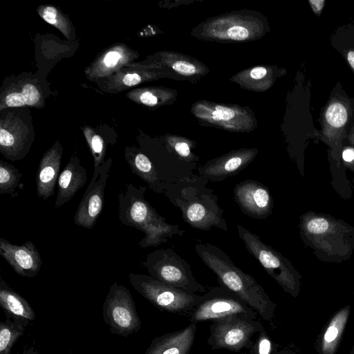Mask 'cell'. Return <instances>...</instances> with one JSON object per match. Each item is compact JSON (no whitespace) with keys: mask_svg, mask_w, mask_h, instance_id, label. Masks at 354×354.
I'll list each match as a JSON object with an SVG mask.
<instances>
[{"mask_svg":"<svg viewBox=\"0 0 354 354\" xmlns=\"http://www.w3.org/2000/svg\"><path fill=\"white\" fill-rule=\"evenodd\" d=\"M197 241L194 246L196 254L216 275L220 286L236 294L263 320L271 322L276 304L271 301L264 288L252 275L238 268L220 248Z\"/></svg>","mask_w":354,"mask_h":354,"instance_id":"obj_1","label":"cell"},{"mask_svg":"<svg viewBox=\"0 0 354 354\" xmlns=\"http://www.w3.org/2000/svg\"><path fill=\"white\" fill-rule=\"evenodd\" d=\"M207 183V179L193 174L171 185L163 194L180 209L183 221L193 228L207 231L216 227L227 232L224 210Z\"/></svg>","mask_w":354,"mask_h":354,"instance_id":"obj_2","label":"cell"},{"mask_svg":"<svg viewBox=\"0 0 354 354\" xmlns=\"http://www.w3.org/2000/svg\"><path fill=\"white\" fill-rule=\"evenodd\" d=\"M147 186L126 185L118 195V217L127 226L134 227L145 236L139 242L141 248L156 247L174 236H183L185 230L178 225L169 224L145 199Z\"/></svg>","mask_w":354,"mask_h":354,"instance_id":"obj_3","label":"cell"},{"mask_svg":"<svg viewBox=\"0 0 354 354\" xmlns=\"http://www.w3.org/2000/svg\"><path fill=\"white\" fill-rule=\"evenodd\" d=\"M269 32V22L265 15L243 9L209 17L194 27L190 34L201 40L236 44L260 39Z\"/></svg>","mask_w":354,"mask_h":354,"instance_id":"obj_4","label":"cell"},{"mask_svg":"<svg viewBox=\"0 0 354 354\" xmlns=\"http://www.w3.org/2000/svg\"><path fill=\"white\" fill-rule=\"evenodd\" d=\"M141 265L150 276L167 286L198 295L207 290L193 275L190 264L170 248L147 254Z\"/></svg>","mask_w":354,"mask_h":354,"instance_id":"obj_5","label":"cell"},{"mask_svg":"<svg viewBox=\"0 0 354 354\" xmlns=\"http://www.w3.org/2000/svg\"><path fill=\"white\" fill-rule=\"evenodd\" d=\"M190 111L199 124L232 133H250L258 127L256 115L248 106L199 100L192 104Z\"/></svg>","mask_w":354,"mask_h":354,"instance_id":"obj_6","label":"cell"},{"mask_svg":"<svg viewBox=\"0 0 354 354\" xmlns=\"http://www.w3.org/2000/svg\"><path fill=\"white\" fill-rule=\"evenodd\" d=\"M134 289L162 311L189 317L202 299V295L167 286L145 274L129 273Z\"/></svg>","mask_w":354,"mask_h":354,"instance_id":"obj_7","label":"cell"},{"mask_svg":"<svg viewBox=\"0 0 354 354\" xmlns=\"http://www.w3.org/2000/svg\"><path fill=\"white\" fill-rule=\"evenodd\" d=\"M263 329L257 317L243 314L228 315L212 321L207 343L213 350L239 352L244 348L250 349L254 336Z\"/></svg>","mask_w":354,"mask_h":354,"instance_id":"obj_8","label":"cell"},{"mask_svg":"<svg viewBox=\"0 0 354 354\" xmlns=\"http://www.w3.org/2000/svg\"><path fill=\"white\" fill-rule=\"evenodd\" d=\"M104 322L111 333L127 337L138 333L141 321L129 291L123 285L114 282L109 288L102 306Z\"/></svg>","mask_w":354,"mask_h":354,"instance_id":"obj_9","label":"cell"},{"mask_svg":"<svg viewBox=\"0 0 354 354\" xmlns=\"http://www.w3.org/2000/svg\"><path fill=\"white\" fill-rule=\"evenodd\" d=\"M258 315L236 294L221 286L207 288L202 299L189 317L191 322L213 321L228 315Z\"/></svg>","mask_w":354,"mask_h":354,"instance_id":"obj_10","label":"cell"},{"mask_svg":"<svg viewBox=\"0 0 354 354\" xmlns=\"http://www.w3.org/2000/svg\"><path fill=\"white\" fill-rule=\"evenodd\" d=\"M236 228L239 236L250 254L286 292L293 294L295 280L283 257L270 245L265 244L257 234L239 224L236 225Z\"/></svg>","mask_w":354,"mask_h":354,"instance_id":"obj_11","label":"cell"},{"mask_svg":"<svg viewBox=\"0 0 354 354\" xmlns=\"http://www.w3.org/2000/svg\"><path fill=\"white\" fill-rule=\"evenodd\" d=\"M111 165V160H109L94 170L91 180L77 206L74 217L75 225L86 229H92L95 225L103 208Z\"/></svg>","mask_w":354,"mask_h":354,"instance_id":"obj_12","label":"cell"},{"mask_svg":"<svg viewBox=\"0 0 354 354\" xmlns=\"http://www.w3.org/2000/svg\"><path fill=\"white\" fill-rule=\"evenodd\" d=\"M259 153L257 148H240L208 160L197 169L198 175L208 181L218 182L237 175L250 165Z\"/></svg>","mask_w":354,"mask_h":354,"instance_id":"obj_13","label":"cell"},{"mask_svg":"<svg viewBox=\"0 0 354 354\" xmlns=\"http://www.w3.org/2000/svg\"><path fill=\"white\" fill-rule=\"evenodd\" d=\"M234 201L248 216L262 219L272 213V199L268 188L255 180H245L234 188Z\"/></svg>","mask_w":354,"mask_h":354,"instance_id":"obj_14","label":"cell"},{"mask_svg":"<svg viewBox=\"0 0 354 354\" xmlns=\"http://www.w3.org/2000/svg\"><path fill=\"white\" fill-rule=\"evenodd\" d=\"M157 62L165 70L166 77L196 84L210 70L201 61L192 56L173 50H163L158 54Z\"/></svg>","mask_w":354,"mask_h":354,"instance_id":"obj_15","label":"cell"},{"mask_svg":"<svg viewBox=\"0 0 354 354\" xmlns=\"http://www.w3.org/2000/svg\"><path fill=\"white\" fill-rule=\"evenodd\" d=\"M0 255L17 274L24 277H35L42 264L40 253L30 241L18 245L0 238Z\"/></svg>","mask_w":354,"mask_h":354,"instance_id":"obj_16","label":"cell"},{"mask_svg":"<svg viewBox=\"0 0 354 354\" xmlns=\"http://www.w3.org/2000/svg\"><path fill=\"white\" fill-rule=\"evenodd\" d=\"M286 73L284 68L274 65H258L243 69L230 78L241 88L262 93L269 90L277 79Z\"/></svg>","mask_w":354,"mask_h":354,"instance_id":"obj_17","label":"cell"},{"mask_svg":"<svg viewBox=\"0 0 354 354\" xmlns=\"http://www.w3.org/2000/svg\"><path fill=\"white\" fill-rule=\"evenodd\" d=\"M196 323L155 337L144 354H189L196 333Z\"/></svg>","mask_w":354,"mask_h":354,"instance_id":"obj_18","label":"cell"},{"mask_svg":"<svg viewBox=\"0 0 354 354\" xmlns=\"http://www.w3.org/2000/svg\"><path fill=\"white\" fill-rule=\"evenodd\" d=\"M0 306L7 319H12L25 328L36 317L30 304L10 287L2 277H0Z\"/></svg>","mask_w":354,"mask_h":354,"instance_id":"obj_19","label":"cell"},{"mask_svg":"<svg viewBox=\"0 0 354 354\" xmlns=\"http://www.w3.org/2000/svg\"><path fill=\"white\" fill-rule=\"evenodd\" d=\"M351 114L350 104L339 97H334L327 104L322 118V134L335 140L344 133Z\"/></svg>","mask_w":354,"mask_h":354,"instance_id":"obj_20","label":"cell"},{"mask_svg":"<svg viewBox=\"0 0 354 354\" xmlns=\"http://www.w3.org/2000/svg\"><path fill=\"white\" fill-rule=\"evenodd\" d=\"M61 158V151L57 147L52 148L44 156L39 165L36 175L37 194L44 201L55 193Z\"/></svg>","mask_w":354,"mask_h":354,"instance_id":"obj_21","label":"cell"},{"mask_svg":"<svg viewBox=\"0 0 354 354\" xmlns=\"http://www.w3.org/2000/svg\"><path fill=\"white\" fill-rule=\"evenodd\" d=\"M86 181L87 174L85 169L80 165L77 158H71L59 174L55 207L59 208L68 202Z\"/></svg>","mask_w":354,"mask_h":354,"instance_id":"obj_22","label":"cell"},{"mask_svg":"<svg viewBox=\"0 0 354 354\" xmlns=\"http://www.w3.org/2000/svg\"><path fill=\"white\" fill-rule=\"evenodd\" d=\"M127 160L132 173L145 181L149 189L158 194L164 193L167 187L148 156L137 152L127 157Z\"/></svg>","mask_w":354,"mask_h":354,"instance_id":"obj_23","label":"cell"},{"mask_svg":"<svg viewBox=\"0 0 354 354\" xmlns=\"http://www.w3.org/2000/svg\"><path fill=\"white\" fill-rule=\"evenodd\" d=\"M350 307L337 312L329 322L321 342L322 354H334L349 317Z\"/></svg>","mask_w":354,"mask_h":354,"instance_id":"obj_24","label":"cell"},{"mask_svg":"<svg viewBox=\"0 0 354 354\" xmlns=\"http://www.w3.org/2000/svg\"><path fill=\"white\" fill-rule=\"evenodd\" d=\"M165 147L180 160L198 165L199 156L192 151V149L196 145L192 140L180 136L167 134L165 137Z\"/></svg>","mask_w":354,"mask_h":354,"instance_id":"obj_25","label":"cell"},{"mask_svg":"<svg viewBox=\"0 0 354 354\" xmlns=\"http://www.w3.org/2000/svg\"><path fill=\"white\" fill-rule=\"evenodd\" d=\"M26 328L7 319L0 322V354H10L13 345L24 334Z\"/></svg>","mask_w":354,"mask_h":354,"instance_id":"obj_26","label":"cell"},{"mask_svg":"<svg viewBox=\"0 0 354 354\" xmlns=\"http://www.w3.org/2000/svg\"><path fill=\"white\" fill-rule=\"evenodd\" d=\"M40 98L37 88L31 84H26L21 92H12L6 97L8 107H19L24 105L32 106L37 104Z\"/></svg>","mask_w":354,"mask_h":354,"instance_id":"obj_27","label":"cell"},{"mask_svg":"<svg viewBox=\"0 0 354 354\" xmlns=\"http://www.w3.org/2000/svg\"><path fill=\"white\" fill-rule=\"evenodd\" d=\"M22 174L13 165L1 161L0 194H12L18 187Z\"/></svg>","mask_w":354,"mask_h":354,"instance_id":"obj_28","label":"cell"},{"mask_svg":"<svg viewBox=\"0 0 354 354\" xmlns=\"http://www.w3.org/2000/svg\"><path fill=\"white\" fill-rule=\"evenodd\" d=\"M249 350V354H275L274 343L265 329L257 334V338Z\"/></svg>","mask_w":354,"mask_h":354,"instance_id":"obj_29","label":"cell"},{"mask_svg":"<svg viewBox=\"0 0 354 354\" xmlns=\"http://www.w3.org/2000/svg\"><path fill=\"white\" fill-rule=\"evenodd\" d=\"M329 224L323 218H316L310 220L307 224V230L312 234H322L327 231Z\"/></svg>","mask_w":354,"mask_h":354,"instance_id":"obj_30","label":"cell"},{"mask_svg":"<svg viewBox=\"0 0 354 354\" xmlns=\"http://www.w3.org/2000/svg\"><path fill=\"white\" fill-rule=\"evenodd\" d=\"M42 18L48 24L57 26V12L52 6H47L44 8Z\"/></svg>","mask_w":354,"mask_h":354,"instance_id":"obj_31","label":"cell"},{"mask_svg":"<svg viewBox=\"0 0 354 354\" xmlns=\"http://www.w3.org/2000/svg\"><path fill=\"white\" fill-rule=\"evenodd\" d=\"M120 59V55L118 52L110 51L106 55L104 63L108 67H113L118 64Z\"/></svg>","mask_w":354,"mask_h":354,"instance_id":"obj_32","label":"cell"},{"mask_svg":"<svg viewBox=\"0 0 354 354\" xmlns=\"http://www.w3.org/2000/svg\"><path fill=\"white\" fill-rule=\"evenodd\" d=\"M142 81V77L138 73H129L127 74L122 79L124 84L132 86L138 84Z\"/></svg>","mask_w":354,"mask_h":354,"instance_id":"obj_33","label":"cell"},{"mask_svg":"<svg viewBox=\"0 0 354 354\" xmlns=\"http://www.w3.org/2000/svg\"><path fill=\"white\" fill-rule=\"evenodd\" d=\"M308 3L313 11V12L319 16L322 12V10L324 7L325 1L324 0H309Z\"/></svg>","mask_w":354,"mask_h":354,"instance_id":"obj_34","label":"cell"},{"mask_svg":"<svg viewBox=\"0 0 354 354\" xmlns=\"http://www.w3.org/2000/svg\"><path fill=\"white\" fill-rule=\"evenodd\" d=\"M342 158L346 162H352L354 160V149L346 148L342 152Z\"/></svg>","mask_w":354,"mask_h":354,"instance_id":"obj_35","label":"cell"},{"mask_svg":"<svg viewBox=\"0 0 354 354\" xmlns=\"http://www.w3.org/2000/svg\"><path fill=\"white\" fill-rule=\"evenodd\" d=\"M346 59L354 71V50H348L347 52Z\"/></svg>","mask_w":354,"mask_h":354,"instance_id":"obj_36","label":"cell"},{"mask_svg":"<svg viewBox=\"0 0 354 354\" xmlns=\"http://www.w3.org/2000/svg\"><path fill=\"white\" fill-rule=\"evenodd\" d=\"M18 354H40V353L35 347H28L25 348L22 353Z\"/></svg>","mask_w":354,"mask_h":354,"instance_id":"obj_37","label":"cell"},{"mask_svg":"<svg viewBox=\"0 0 354 354\" xmlns=\"http://www.w3.org/2000/svg\"><path fill=\"white\" fill-rule=\"evenodd\" d=\"M349 139L354 144V125L353 126V127L351 129Z\"/></svg>","mask_w":354,"mask_h":354,"instance_id":"obj_38","label":"cell"},{"mask_svg":"<svg viewBox=\"0 0 354 354\" xmlns=\"http://www.w3.org/2000/svg\"><path fill=\"white\" fill-rule=\"evenodd\" d=\"M275 354H287L286 353H283V352H280V353H275Z\"/></svg>","mask_w":354,"mask_h":354,"instance_id":"obj_39","label":"cell"},{"mask_svg":"<svg viewBox=\"0 0 354 354\" xmlns=\"http://www.w3.org/2000/svg\"><path fill=\"white\" fill-rule=\"evenodd\" d=\"M351 354H354V346H353V350H352V351H351Z\"/></svg>","mask_w":354,"mask_h":354,"instance_id":"obj_40","label":"cell"}]
</instances>
